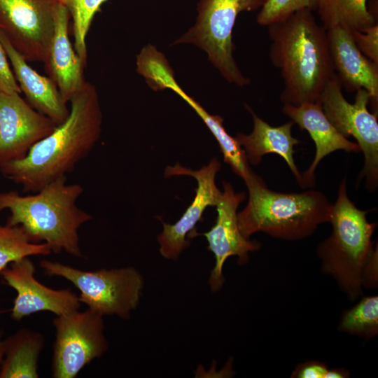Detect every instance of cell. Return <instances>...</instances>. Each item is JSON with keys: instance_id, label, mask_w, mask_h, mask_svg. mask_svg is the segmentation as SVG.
Here are the masks:
<instances>
[{"instance_id": "6da1fadb", "label": "cell", "mask_w": 378, "mask_h": 378, "mask_svg": "<svg viewBox=\"0 0 378 378\" xmlns=\"http://www.w3.org/2000/svg\"><path fill=\"white\" fill-rule=\"evenodd\" d=\"M69 102L64 122L36 143L24 158L0 165L1 174L20 185L24 192H36L66 176L99 139L102 113L94 85L85 81Z\"/></svg>"}, {"instance_id": "7a4b0ae2", "label": "cell", "mask_w": 378, "mask_h": 378, "mask_svg": "<svg viewBox=\"0 0 378 378\" xmlns=\"http://www.w3.org/2000/svg\"><path fill=\"white\" fill-rule=\"evenodd\" d=\"M267 27L269 57L284 83L281 101L294 106L320 101L326 84L335 75L327 30L308 10Z\"/></svg>"}, {"instance_id": "3957f363", "label": "cell", "mask_w": 378, "mask_h": 378, "mask_svg": "<svg viewBox=\"0 0 378 378\" xmlns=\"http://www.w3.org/2000/svg\"><path fill=\"white\" fill-rule=\"evenodd\" d=\"M83 190L78 183L68 184L64 176L32 195L1 192L0 213L8 209L6 224L21 226L32 242L46 243L53 253L81 257L78 230L92 219L76 204Z\"/></svg>"}, {"instance_id": "277c9868", "label": "cell", "mask_w": 378, "mask_h": 378, "mask_svg": "<svg viewBox=\"0 0 378 378\" xmlns=\"http://www.w3.org/2000/svg\"><path fill=\"white\" fill-rule=\"evenodd\" d=\"M244 181L248 199L237 213V222L246 238L263 232L278 239L299 240L312 234L321 224L330 222L332 204L319 190L273 191L253 172Z\"/></svg>"}, {"instance_id": "5b68a950", "label": "cell", "mask_w": 378, "mask_h": 378, "mask_svg": "<svg viewBox=\"0 0 378 378\" xmlns=\"http://www.w3.org/2000/svg\"><path fill=\"white\" fill-rule=\"evenodd\" d=\"M367 213L349 197L344 178L332 204L329 222L332 232L317 248L322 270L332 276L351 300L361 294L365 268L377 250V246L374 249L372 241L377 223H369Z\"/></svg>"}, {"instance_id": "8992f818", "label": "cell", "mask_w": 378, "mask_h": 378, "mask_svg": "<svg viewBox=\"0 0 378 378\" xmlns=\"http://www.w3.org/2000/svg\"><path fill=\"white\" fill-rule=\"evenodd\" d=\"M265 0H200L197 20L174 43H192L206 52L209 61L229 83L240 87L250 80L239 70L233 57L232 30L242 11L260 8Z\"/></svg>"}, {"instance_id": "52a82bcc", "label": "cell", "mask_w": 378, "mask_h": 378, "mask_svg": "<svg viewBox=\"0 0 378 378\" xmlns=\"http://www.w3.org/2000/svg\"><path fill=\"white\" fill-rule=\"evenodd\" d=\"M44 273L62 276L76 287L79 301L100 314L127 318L139 300L143 280L132 267L83 271L58 262L43 260Z\"/></svg>"}, {"instance_id": "ba28073f", "label": "cell", "mask_w": 378, "mask_h": 378, "mask_svg": "<svg viewBox=\"0 0 378 378\" xmlns=\"http://www.w3.org/2000/svg\"><path fill=\"white\" fill-rule=\"evenodd\" d=\"M337 75L326 84L320 97L324 113L346 138L353 136L364 156V165L358 179L365 178L366 188L374 192L378 186V122L377 114L368 109L371 100L364 89L356 90L355 101L349 102L342 91Z\"/></svg>"}, {"instance_id": "9c48e42d", "label": "cell", "mask_w": 378, "mask_h": 378, "mask_svg": "<svg viewBox=\"0 0 378 378\" xmlns=\"http://www.w3.org/2000/svg\"><path fill=\"white\" fill-rule=\"evenodd\" d=\"M102 316L88 309L57 316L52 363L55 378H74L92 360L102 356L108 344Z\"/></svg>"}, {"instance_id": "30bf717a", "label": "cell", "mask_w": 378, "mask_h": 378, "mask_svg": "<svg viewBox=\"0 0 378 378\" xmlns=\"http://www.w3.org/2000/svg\"><path fill=\"white\" fill-rule=\"evenodd\" d=\"M57 0H0V31L27 62H44Z\"/></svg>"}, {"instance_id": "8fae6325", "label": "cell", "mask_w": 378, "mask_h": 378, "mask_svg": "<svg viewBox=\"0 0 378 378\" xmlns=\"http://www.w3.org/2000/svg\"><path fill=\"white\" fill-rule=\"evenodd\" d=\"M57 126L20 93L0 91V165L24 158L36 143Z\"/></svg>"}, {"instance_id": "7c38bea8", "label": "cell", "mask_w": 378, "mask_h": 378, "mask_svg": "<svg viewBox=\"0 0 378 378\" xmlns=\"http://www.w3.org/2000/svg\"><path fill=\"white\" fill-rule=\"evenodd\" d=\"M246 199L244 192H235L230 183L223 182V192L216 206L215 225L201 234L208 241V248L214 254L216 264L211 272L209 284L212 291L220 288L223 282V267L227 258L239 257L240 264L246 263L248 253L258 250L261 244L244 237L237 222V208Z\"/></svg>"}, {"instance_id": "4fadbf2b", "label": "cell", "mask_w": 378, "mask_h": 378, "mask_svg": "<svg viewBox=\"0 0 378 378\" xmlns=\"http://www.w3.org/2000/svg\"><path fill=\"white\" fill-rule=\"evenodd\" d=\"M35 267L29 257L12 262L0 271L7 284L14 288L17 296L11 309L13 320L40 311H50L57 316L78 310V297L70 289L54 290L38 282L34 277Z\"/></svg>"}, {"instance_id": "5bb4252c", "label": "cell", "mask_w": 378, "mask_h": 378, "mask_svg": "<svg viewBox=\"0 0 378 378\" xmlns=\"http://www.w3.org/2000/svg\"><path fill=\"white\" fill-rule=\"evenodd\" d=\"M220 169L217 158H214L206 166L200 169L192 170L179 164L165 169V176L188 175L197 181L195 197L181 218L174 224L162 222L163 231L158 237L161 255L167 259H176L188 245L186 236L201 220L202 214L209 206H216L222 192L217 188L215 177Z\"/></svg>"}, {"instance_id": "9a60e30c", "label": "cell", "mask_w": 378, "mask_h": 378, "mask_svg": "<svg viewBox=\"0 0 378 378\" xmlns=\"http://www.w3.org/2000/svg\"><path fill=\"white\" fill-rule=\"evenodd\" d=\"M282 112L301 130H306L316 146L314 158L309 167L302 174V188L315 186V170L321 161L331 153L343 150L358 153L359 146L342 135L323 112L320 101L307 102L298 106L284 104Z\"/></svg>"}, {"instance_id": "2e32d148", "label": "cell", "mask_w": 378, "mask_h": 378, "mask_svg": "<svg viewBox=\"0 0 378 378\" xmlns=\"http://www.w3.org/2000/svg\"><path fill=\"white\" fill-rule=\"evenodd\" d=\"M330 55L335 74L349 92L367 90L377 108L378 64L357 48L351 30L336 27L327 30Z\"/></svg>"}, {"instance_id": "e0dca14e", "label": "cell", "mask_w": 378, "mask_h": 378, "mask_svg": "<svg viewBox=\"0 0 378 378\" xmlns=\"http://www.w3.org/2000/svg\"><path fill=\"white\" fill-rule=\"evenodd\" d=\"M71 20L66 8L58 2L55 12V29L43 62L46 72L56 84L67 103L85 83L84 69L69 38Z\"/></svg>"}, {"instance_id": "ac0fdd59", "label": "cell", "mask_w": 378, "mask_h": 378, "mask_svg": "<svg viewBox=\"0 0 378 378\" xmlns=\"http://www.w3.org/2000/svg\"><path fill=\"white\" fill-rule=\"evenodd\" d=\"M0 41L27 102L57 125L64 122L69 116V108L54 81L32 69L1 31Z\"/></svg>"}, {"instance_id": "d6986e66", "label": "cell", "mask_w": 378, "mask_h": 378, "mask_svg": "<svg viewBox=\"0 0 378 378\" xmlns=\"http://www.w3.org/2000/svg\"><path fill=\"white\" fill-rule=\"evenodd\" d=\"M246 108L253 118V130L249 134L238 133L235 138L244 150L248 163L257 165L266 154H276L284 158L301 186L302 174L293 158L294 146L299 143L292 135L294 122L290 120L274 127L258 116L248 105Z\"/></svg>"}, {"instance_id": "ffe728a7", "label": "cell", "mask_w": 378, "mask_h": 378, "mask_svg": "<svg viewBox=\"0 0 378 378\" xmlns=\"http://www.w3.org/2000/svg\"><path fill=\"white\" fill-rule=\"evenodd\" d=\"M5 352L0 378H37L38 359L43 337L36 332L23 329L4 340Z\"/></svg>"}, {"instance_id": "44dd1931", "label": "cell", "mask_w": 378, "mask_h": 378, "mask_svg": "<svg viewBox=\"0 0 378 378\" xmlns=\"http://www.w3.org/2000/svg\"><path fill=\"white\" fill-rule=\"evenodd\" d=\"M316 11L326 30L342 27L363 31L377 23L367 0H318Z\"/></svg>"}, {"instance_id": "7402d4cb", "label": "cell", "mask_w": 378, "mask_h": 378, "mask_svg": "<svg viewBox=\"0 0 378 378\" xmlns=\"http://www.w3.org/2000/svg\"><path fill=\"white\" fill-rule=\"evenodd\" d=\"M175 93L186 101L202 118L218 141L224 161L231 167L234 173L245 180L253 170L249 167L244 150L236 138L231 136L226 132L223 125V119L219 115L209 114L181 88Z\"/></svg>"}, {"instance_id": "603a6c76", "label": "cell", "mask_w": 378, "mask_h": 378, "mask_svg": "<svg viewBox=\"0 0 378 378\" xmlns=\"http://www.w3.org/2000/svg\"><path fill=\"white\" fill-rule=\"evenodd\" d=\"M50 253L47 244L32 242L21 226L0 225V271L23 258Z\"/></svg>"}, {"instance_id": "cb8c5ba5", "label": "cell", "mask_w": 378, "mask_h": 378, "mask_svg": "<svg viewBox=\"0 0 378 378\" xmlns=\"http://www.w3.org/2000/svg\"><path fill=\"white\" fill-rule=\"evenodd\" d=\"M68 10L72 21L74 50L85 67L88 64L87 36L93 18L107 0H57Z\"/></svg>"}, {"instance_id": "d4e9b609", "label": "cell", "mask_w": 378, "mask_h": 378, "mask_svg": "<svg viewBox=\"0 0 378 378\" xmlns=\"http://www.w3.org/2000/svg\"><path fill=\"white\" fill-rule=\"evenodd\" d=\"M137 72L155 90L169 89L175 92L180 86L164 56L151 46L143 48L136 57Z\"/></svg>"}, {"instance_id": "484cf974", "label": "cell", "mask_w": 378, "mask_h": 378, "mask_svg": "<svg viewBox=\"0 0 378 378\" xmlns=\"http://www.w3.org/2000/svg\"><path fill=\"white\" fill-rule=\"evenodd\" d=\"M340 330L370 338L378 332V296H367L344 313Z\"/></svg>"}, {"instance_id": "4316f807", "label": "cell", "mask_w": 378, "mask_h": 378, "mask_svg": "<svg viewBox=\"0 0 378 378\" xmlns=\"http://www.w3.org/2000/svg\"><path fill=\"white\" fill-rule=\"evenodd\" d=\"M318 0H265L256 17L258 24L267 27L281 21L295 12L316 11Z\"/></svg>"}, {"instance_id": "83f0119b", "label": "cell", "mask_w": 378, "mask_h": 378, "mask_svg": "<svg viewBox=\"0 0 378 378\" xmlns=\"http://www.w3.org/2000/svg\"><path fill=\"white\" fill-rule=\"evenodd\" d=\"M355 44L369 59L378 64V24L363 31H351Z\"/></svg>"}, {"instance_id": "f1b7e54d", "label": "cell", "mask_w": 378, "mask_h": 378, "mask_svg": "<svg viewBox=\"0 0 378 378\" xmlns=\"http://www.w3.org/2000/svg\"><path fill=\"white\" fill-rule=\"evenodd\" d=\"M6 51L0 41V91L6 93H21L20 86L8 61Z\"/></svg>"}, {"instance_id": "f546056e", "label": "cell", "mask_w": 378, "mask_h": 378, "mask_svg": "<svg viewBox=\"0 0 378 378\" xmlns=\"http://www.w3.org/2000/svg\"><path fill=\"white\" fill-rule=\"evenodd\" d=\"M329 368L326 364L309 360L298 365L293 373V378H326Z\"/></svg>"}, {"instance_id": "4dcf8cb0", "label": "cell", "mask_w": 378, "mask_h": 378, "mask_svg": "<svg viewBox=\"0 0 378 378\" xmlns=\"http://www.w3.org/2000/svg\"><path fill=\"white\" fill-rule=\"evenodd\" d=\"M349 377V372L344 368L329 369L326 378H345Z\"/></svg>"}, {"instance_id": "1f68e13d", "label": "cell", "mask_w": 378, "mask_h": 378, "mask_svg": "<svg viewBox=\"0 0 378 378\" xmlns=\"http://www.w3.org/2000/svg\"><path fill=\"white\" fill-rule=\"evenodd\" d=\"M5 352V342L4 340H1L0 335V369L3 361Z\"/></svg>"}]
</instances>
